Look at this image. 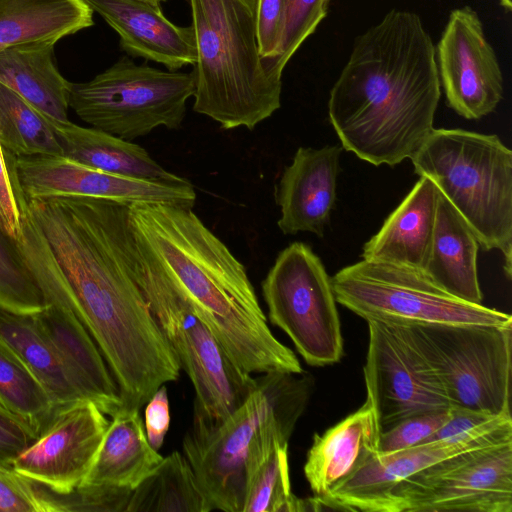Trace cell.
<instances>
[{"label":"cell","instance_id":"603a6c76","mask_svg":"<svg viewBox=\"0 0 512 512\" xmlns=\"http://www.w3.org/2000/svg\"><path fill=\"white\" fill-rule=\"evenodd\" d=\"M52 120L62 155L106 173L150 182L188 185L191 182L167 171L133 141L93 127Z\"/></svg>","mask_w":512,"mask_h":512},{"label":"cell","instance_id":"83f0119b","mask_svg":"<svg viewBox=\"0 0 512 512\" xmlns=\"http://www.w3.org/2000/svg\"><path fill=\"white\" fill-rule=\"evenodd\" d=\"M83 0H0V52L14 46L53 43L94 24Z\"/></svg>","mask_w":512,"mask_h":512},{"label":"cell","instance_id":"d6986e66","mask_svg":"<svg viewBox=\"0 0 512 512\" xmlns=\"http://www.w3.org/2000/svg\"><path fill=\"white\" fill-rule=\"evenodd\" d=\"M117 32L127 55L179 70L196 61L192 25L169 21L160 4L145 0H83Z\"/></svg>","mask_w":512,"mask_h":512},{"label":"cell","instance_id":"44dd1931","mask_svg":"<svg viewBox=\"0 0 512 512\" xmlns=\"http://www.w3.org/2000/svg\"><path fill=\"white\" fill-rule=\"evenodd\" d=\"M440 191L425 176L363 246L362 259L424 271L432 245Z\"/></svg>","mask_w":512,"mask_h":512},{"label":"cell","instance_id":"ab89813d","mask_svg":"<svg viewBox=\"0 0 512 512\" xmlns=\"http://www.w3.org/2000/svg\"><path fill=\"white\" fill-rule=\"evenodd\" d=\"M145 433L150 445L159 450L170 426V408L166 385L160 386L146 403Z\"/></svg>","mask_w":512,"mask_h":512},{"label":"cell","instance_id":"5b68a950","mask_svg":"<svg viewBox=\"0 0 512 512\" xmlns=\"http://www.w3.org/2000/svg\"><path fill=\"white\" fill-rule=\"evenodd\" d=\"M312 390L313 379L304 371L263 373L226 418L193 420L183 453L212 510L243 512L248 460L263 446L288 444Z\"/></svg>","mask_w":512,"mask_h":512},{"label":"cell","instance_id":"ba28073f","mask_svg":"<svg viewBox=\"0 0 512 512\" xmlns=\"http://www.w3.org/2000/svg\"><path fill=\"white\" fill-rule=\"evenodd\" d=\"M194 94L192 72L138 65L124 56L93 79L72 83L70 108L91 127L124 140L178 129Z\"/></svg>","mask_w":512,"mask_h":512},{"label":"cell","instance_id":"277c9868","mask_svg":"<svg viewBox=\"0 0 512 512\" xmlns=\"http://www.w3.org/2000/svg\"><path fill=\"white\" fill-rule=\"evenodd\" d=\"M196 43L193 110L253 130L281 106L282 75L261 57L256 0H189Z\"/></svg>","mask_w":512,"mask_h":512},{"label":"cell","instance_id":"9a60e30c","mask_svg":"<svg viewBox=\"0 0 512 512\" xmlns=\"http://www.w3.org/2000/svg\"><path fill=\"white\" fill-rule=\"evenodd\" d=\"M435 55L452 110L476 120L496 109L503 97V76L476 11L465 6L450 13Z\"/></svg>","mask_w":512,"mask_h":512},{"label":"cell","instance_id":"f35d334b","mask_svg":"<svg viewBox=\"0 0 512 512\" xmlns=\"http://www.w3.org/2000/svg\"><path fill=\"white\" fill-rule=\"evenodd\" d=\"M36 437L27 421L0 403V466H10Z\"/></svg>","mask_w":512,"mask_h":512},{"label":"cell","instance_id":"836d02e7","mask_svg":"<svg viewBox=\"0 0 512 512\" xmlns=\"http://www.w3.org/2000/svg\"><path fill=\"white\" fill-rule=\"evenodd\" d=\"M0 512H73V500L0 466Z\"/></svg>","mask_w":512,"mask_h":512},{"label":"cell","instance_id":"e0dca14e","mask_svg":"<svg viewBox=\"0 0 512 512\" xmlns=\"http://www.w3.org/2000/svg\"><path fill=\"white\" fill-rule=\"evenodd\" d=\"M508 440H512V421L459 442L438 441L378 452L329 494L312 497L313 510L386 512L392 490L416 472L460 452Z\"/></svg>","mask_w":512,"mask_h":512},{"label":"cell","instance_id":"ac0fdd59","mask_svg":"<svg viewBox=\"0 0 512 512\" xmlns=\"http://www.w3.org/2000/svg\"><path fill=\"white\" fill-rule=\"evenodd\" d=\"M342 147H299L285 167L275 199L281 216L277 225L285 235L311 232L324 235L335 206Z\"/></svg>","mask_w":512,"mask_h":512},{"label":"cell","instance_id":"4fadbf2b","mask_svg":"<svg viewBox=\"0 0 512 512\" xmlns=\"http://www.w3.org/2000/svg\"><path fill=\"white\" fill-rule=\"evenodd\" d=\"M366 399L384 432L410 416L445 410L450 402L423 355L397 325L367 321Z\"/></svg>","mask_w":512,"mask_h":512},{"label":"cell","instance_id":"7c38bea8","mask_svg":"<svg viewBox=\"0 0 512 512\" xmlns=\"http://www.w3.org/2000/svg\"><path fill=\"white\" fill-rule=\"evenodd\" d=\"M512 512V440L472 448L401 481L386 512Z\"/></svg>","mask_w":512,"mask_h":512},{"label":"cell","instance_id":"f546056e","mask_svg":"<svg viewBox=\"0 0 512 512\" xmlns=\"http://www.w3.org/2000/svg\"><path fill=\"white\" fill-rule=\"evenodd\" d=\"M0 143L16 158L62 155L51 118L1 82Z\"/></svg>","mask_w":512,"mask_h":512},{"label":"cell","instance_id":"6da1fadb","mask_svg":"<svg viewBox=\"0 0 512 512\" xmlns=\"http://www.w3.org/2000/svg\"><path fill=\"white\" fill-rule=\"evenodd\" d=\"M77 314L102 353L122 406L141 409L180 365L133 275L129 205L90 197L26 200Z\"/></svg>","mask_w":512,"mask_h":512},{"label":"cell","instance_id":"b9f144b4","mask_svg":"<svg viewBox=\"0 0 512 512\" xmlns=\"http://www.w3.org/2000/svg\"><path fill=\"white\" fill-rule=\"evenodd\" d=\"M145 1H148V2H151V3L160 4L161 2H165L167 0H145Z\"/></svg>","mask_w":512,"mask_h":512},{"label":"cell","instance_id":"d6a6232c","mask_svg":"<svg viewBox=\"0 0 512 512\" xmlns=\"http://www.w3.org/2000/svg\"><path fill=\"white\" fill-rule=\"evenodd\" d=\"M46 306L17 242L0 226V309L33 315Z\"/></svg>","mask_w":512,"mask_h":512},{"label":"cell","instance_id":"60d3db41","mask_svg":"<svg viewBox=\"0 0 512 512\" xmlns=\"http://www.w3.org/2000/svg\"><path fill=\"white\" fill-rule=\"evenodd\" d=\"M500 4L508 11L512 9V0H500Z\"/></svg>","mask_w":512,"mask_h":512},{"label":"cell","instance_id":"8fae6325","mask_svg":"<svg viewBox=\"0 0 512 512\" xmlns=\"http://www.w3.org/2000/svg\"><path fill=\"white\" fill-rule=\"evenodd\" d=\"M262 294L269 321L287 334L307 364L321 367L341 359L331 278L310 246L293 242L283 249L262 281Z\"/></svg>","mask_w":512,"mask_h":512},{"label":"cell","instance_id":"9c48e42d","mask_svg":"<svg viewBox=\"0 0 512 512\" xmlns=\"http://www.w3.org/2000/svg\"><path fill=\"white\" fill-rule=\"evenodd\" d=\"M397 326L437 375L450 406L495 415L511 413L512 324Z\"/></svg>","mask_w":512,"mask_h":512},{"label":"cell","instance_id":"8992f818","mask_svg":"<svg viewBox=\"0 0 512 512\" xmlns=\"http://www.w3.org/2000/svg\"><path fill=\"white\" fill-rule=\"evenodd\" d=\"M431 179L485 250H500L511 275L512 152L497 135L433 129L410 158Z\"/></svg>","mask_w":512,"mask_h":512},{"label":"cell","instance_id":"7a4b0ae2","mask_svg":"<svg viewBox=\"0 0 512 512\" xmlns=\"http://www.w3.org/2000/svg\"><path fill=\"white\" fill-rule=\"evenodd\" d=\"M440 96L428 32L417 14L394 9L355 39L330 92L329 120L346 151L395 166L434 129Z\"/></svg>","mask_w":512,"mask_h":512},{"label":"cell","instance_id":"ffe728a7","mask_svg":"<svg viewBox=\"0 0 512 512\" xmlns=\"http://www.w3.org/2000/svg\"><path fill=\"white\" fill-rule=\"evenodd\" d=\"M380 433L376 413L366 399L324 434H315L304 464V475L315 496L329 494L378 453Z\"/></svg>","mask_w":512,"mask_h":512},{"label":"cell","instance_id":"1f68e13d","mask_svg":"<svg viewBox=\"0 0 512 512\" xmlns=\"http://www.w3.org/2000/svg\"><path fill=\"white\" fill-rule=\"evenodd\" d=\"M0 403L27 421L37 435L56 408L39 381L1 338Z\"/></svg>","mask_w":512,"mask_h":512},{"label":"cell","instance_id":"484cf974","mask_svg":"<svg viewBox=\"0 0 512 512\" xmlns=\"http://www.w3.org/2000/svg\"><path fill=\"white\" fill-rule=\"evenodd\" d=\"M53 43H33L0 52V82L47 117L68 121L72 83L58 70Z\"/></svg>","mask_w":512,"mask_h":512},{"label":"cell","instance_id":"4316f807","mask_svg":"<svg viewBox=\"0 0 512 512\" xmlns=\"http://www.w3.org/2000/svg\"><path fill=\"white\" fill-rule=\"evenodd\" d=\"M0 338L39 381L55 407L90 400L33 315L0 309Z\"/></svg>","mask_w":512,"mask_h":512},{"label":"cell","instance_id":"7402d4cb","mask_svg":"<svg viewBox=\"0 0 512 512\" xmlns=\"http://www.w3.org/2000/svg\"><path fill=\"white\" fill-rule=\"evenodd\" d=\"M33 317L75 374L89 398L106 415L122 407L118 386L94 339L77 314L62 304L46 303Z\"/></svg>","mask_w":512,"mask_h":512},{"label":"cell","instance_id":"d4e9b609","mask_svg":"<svg viewBox=\"0 0 512 512\" xmlns=\"http://www.w3.org/2000/svg\"><path fill=\"white\" fill-rule=\"evenodd\" d=\"M139 411L121 407L111 416L96 458L80 485L133 491L159 465L163 457L148 442Z\"/></svg>","mask_w":512,"mask_h":512},{"label":"cell","instance_id":"52a82bcc","mask_svg":"<svg viewBox=\"0 0 512 512\" xmlns=\"http://www.w3.org/2000/svg\"><path fill=\"white\" fill-rule=\"evenodd\" d=\"M127 249L150 312L193 385V420H223L255 389L256 378L230 359L185 297L137 243L131 225Z\"/></svg>","mask_w":512,"mask_h":512},{"label":"cell","instance_id":"3957f363","mask_svg":"<svg viewBox=\"0 0 512 512\" xmlns=\"http://www.w3.org/2000/svg\"><path fill=\"white\" fill-rule=\"evenodd\" d=\"M129 220L137 243L238 367L249 374L303 372L270 330L244 265L192 208L133 204Z\"/></svg>","mask_w":512,"mask_h":512},{"label":"cell","instance_id":"2e32d148","mask_svg":"<svg viewBox=\"0 0 512 512\" xmlns=\"http://www.w3.org/2000/svg\"><path fill=\"white\" fill-rule=\"evenodd\" d=\"M17 182L26 200L51 197H90L123 203H163L193 208L192 184L150 182L106 173L63 155L16 158Z\"/></svg>","mask_w":512,"mask_h":512},{"label":"cell","instance_id":"8d00e7d4","mask_svg":"<svg viewBox=\"0 0 512 512\" xmlns=\"http://www.w3.org/2000/svg\"><path fill=\"white\" fill-rule=\"evenodd\" d=\"M15 162L16 157L8 154L0 143V226L17 241L27 201L17 182Z\"/></svg>","mask_w":512,"mask_h":512},{"label":"cell","instance_id":"e575fe53","mask_svg":"<svg viewBox=\"0 0 512 512\" xmlns=\"http://www.w3.org/2000/svg\"><path fill=\"white\" fill-rule=\"evenodd\" d=\"M330 0H286L285 24L279 55L269 68L282 75L287 62L327 14Z\"/></svg>","mask_w":512,"mask_h":512},{"label":"cell","instance_id":"cb8c5ba5","mask_svg":"<svg viewBox=\"0 0 512 512\" xmlns=\"http://www.w3.org/2000/svg\"><path fill=\"white\" fill-rule=\"evenodd\" d=\"M478 246L466 221L440 192L432 245L423 272L449 294L482 304L477 273Z\"/></svg>","mask_w":512,"mask_h":512},{"label":"cell","instance_id":"d590c367","mask_svg":"<svg viewBox=\"0 0 512 512\" xmlns=\"http://www.w3.org/2000/svg\"><path fill=\"white\" fill-rule=\"evenodd\" d=\"M447 415L448 408L401 420L380 433L379 452L391 453L424 443L445 422Z\"/></svg>","mask_w":512,"mask_h":512},{"label":"cell","instance_id":"f1b7e54d","mask_svg":"<svg viewBox=\"0 0 512 512\" xmlns=\"http://www.w3.org/2000/svg\"><path fill=\"white\" fill-rule=\"evenodd\" d=\"M195 474L184 454L163 457L154 471L132 492L126 512H210Z\"/></svg>","mask_w":512,"mask_h":512},{"label":"cell","instance_id":"30bf717a","mask_svg":"<svg viewBox=\"0 0 512 512\" xmlns=\"http://www.w3.org/2000/svg\"><path fill=\"white\" fill-rule=\"evenodd\" d=\"M331 284L336 301L366 321L386 324H512L508 313L461 300L424 272L361 260L340 269Z\"/></svg>","mask_w":512,"mask_h":512},{"label":"cell","instance_id":"4dcf8cb0","mask_svg":"<svg viewBox=\"0 0 512 512\" xmlns=\"http://www.w3.org/2000/svg\"><path fill=\"white\" fill-rule=\"evenodd\" d=\"M291 490L288 444H276L247 468L243 512H300Z\"/></svg>","mask_w":512,"mask_h":512},{"label":"cell","instance_id":"74e56055","mask_svg":"<svg viewBox=\"0 0 512 512\" xmlns=\"http://www.w3.org/2000/svg\"><path fill=\"white\" fill-rule=\"evenodd\" d=\"M286 0H256V34L261 57L269 64L279 55Z\"/></svg>","mask_w":512,"mask_h":512},{"label":"cell","instance_id":"5bb4252c","mask_svg":"<svg viewBox=\"0 0 512 512\" xmlns=\"http://www.w3.org/2000/svg\"><path fill=\"white\" fill-rule=\"evenodd\" d=\"M106 416L90 400L56 407L37 437L10 466L56 493L73 492L96 458L110 424Z\"/></svg>","mask_w":512,"mask_h":512}]
</instances>
